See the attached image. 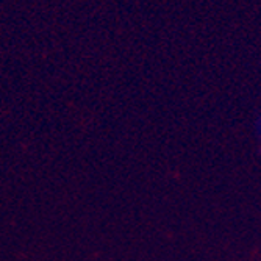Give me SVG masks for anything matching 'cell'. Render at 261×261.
<instances>
[{"label": "cell", "mask_w": 261, "mask_h": 261, "mask_svg": "<svg viewBox=\"0 0 261 261\" xmlns=\"http://www.w3.org/2000/svg\"><path fill=\"white\" fill-rule=\"evenodd\" d=\"M255 135H256L258 141L261 142V114H258L255 119Z\"/></svg>", "instance_id": "obj_1"}]
</instances>
